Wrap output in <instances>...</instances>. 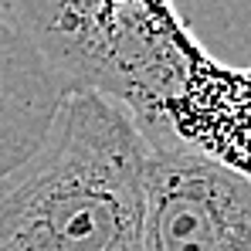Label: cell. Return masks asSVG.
Wrapping results in <instances>:
<instances>
[{"mask_svg": "<svg viewBox=\"0 0 251 251\" xmlns=\"http://www.w3.org/2000/svg\"><path fill=\"white\" fill-rule=\"evenodd\" d=\"M146 139L102 92H72L0 176V251H143Z\"/></svg>", "mask_w": 251, "mask_h": 251, "instance_id": "obj_1", "label": "cell"}, {"mask_svg": "<svg viewBox=\"0 0 251 251\" xmlns=\"http://www.w3.org/2000/svg\"><path fill=\"white\" fill-rule=\"evenodd\" d=\"M65 92H102L132 123H150L207 48L173 0H0Z\"/></svg>", "mask_w": 251, "mask_h": 251, "instance_id": "obj_2", "label": "cell"}, {"mask_svg": "<svg viewBox=\"0 0 251 251\" xmlns=\"http://www.w3.org/2000/svg\"><path fill=\"white\" fill-rule=\"evenodd\" d=\"M143 251H251V176L197 150L146 143Z\"/></svg>", "mask_w": 251, "mask_h": 251, "instance_id": "obj_3", "label": "cell"}, {"mask_svg": "<svg viewBox=\"0 0 251 251\" xmlns=\"http://www.w3.org/2000/svg\"><path fill=\"white\" fill-rule=\"evenodd\" d=\"M136 129L146 143L197 150L251 176V65L234 68L207 51L183 88Z\"/></svg>", "mask_w": 251, "mask_h": 251, "instance_id": "obj_4", "label": "cell"}, {"mask_svg": "<svg viewBox=\"0 0 251 251\" xmlns=\"http://www.w3.org/2000/svg\"><path fill=\"white\" fill-rule=\"evenodd\" d=\"M65 95L44 54L0 7V176L44 143Z\"/></svg>", "mask_w": 251, "mask_h": 251, "instance_id": "obj_5", "label": "cell"}]
</instances>
